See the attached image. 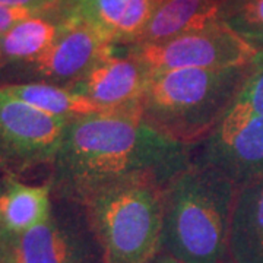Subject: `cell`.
Instances as JSON below:
<instances>
[{"mask_svg":"<svg viewBox=\"0 0 263 263\" xmlns=\"http://www.w3.org/2000/svg\"><path fill=\"white\" fill-rule=\"evenodd\" d=\"M192 160V148L170 139L141 116L91 114L66 124L51 164V196L85 203L100 190L132 179L168 184Z\"/></svg>","mask_w":263,"mask_h":263,"instance_id":"6da1fadb","label":"cell"},{"mask_svg":"<svg viewBox=\"0 0 263 263\" xmlns=\"http://www.w3.org/2000/svg\"><path fill=\"white\" fill-rule=\"evenodd\" d=\"M238 187L190 160L164 190L158 252L181 263H230V224Z\"/></svg>","mask_w":263,"mask_h":263,"instance_id":"7a4b0ae2","label":"cell"},{"mask_svg":"<svg viewBox=\"0 0 263 263\" xmlns=\"http://www.w3.org/2000/svg\"><path fill=\"white\" fill-rule=\"evenodd\" d=\"M250 65L151 73L141 101L142 120L173 141L196 146L224 117Z\"/></svg>","mask_w":263,"mask_h":263,"instance_id":"3957f363","label":"cell"},{"mask_svg":"<svg viewBox=\"0 0 263 263\" xmlns=\"http://www.w3.org/2000/svg\"><path fill=\"white\" fill-rule=\"evenodd\" d=\"M165 187L155 179H132L85 202L105 263H149L157 254Z\"/></svg>","mask_w":263,"mask_h":263,"instance_id":"277c9868","label":"cell"},{"mask_svg":"<svg viewBox=\"0 0 263 263\" xmlns=\"http://www.w3.org/2000/svg\"><path fill=\"white\" fill-rule=\"evenodd\" d=\"M16 259L18 263H105L86 206L54 196L46 221L18 238Z\"/></svg>","mask_w":263,"mask_h":263,"instance_id":"5b68a950","label":"cell"},{"mask_svg":"<svg viewBox=\"0 0 263 263\" xmlns=\"http://www.w3.org/2000/svg\"><path fill=\"white\" fill-rule=\"evenodd\" d=\"M67 120L40 111L0 88V170L10 177L50 165Z\"/></svg>","mask_w":263,"mask_h":263,"instance_id":"8992f818","label":"cell"},{"mask_svg":"<svg viewBox=\"0 0 263 263\" xmlns=\"http://www.w3.org/2000/svg\"><path fill=\"white\" fill-rule=\"evenodd\" d=\"M192 161L216 170L237 187L263 174V116L234 100L199 145Z\"/></svg>","mask_w":263,"mask_h":263,"instance_id":"52a82bcc","label":"cell"},{"mask_svg":"<svg viewBox=\"0 0 263 263\" xmlns=\"http://www.w3.org/2000/svg\"><path fill=\"white\" fill-rule=\"evenodd\" d=\"M149 73L176 69H227L250 65L259 53L219 19L168 41L132 46Z\"/></svg>","mask_w":263,"mask_h":263,"instance_id":"ba28073f","label":"cell"},{"mask_svg":"<svg viewBox=\"0 0 263 263\" xmlns=\"http://www.w3.org/2000/svg\"><path fill=\"white\" fill-rule=\"evenodd\" d=\"M63 16L59 37L43 56L28 65L12 67L22 82H44L72 89L114 48V44L89 24L65 13Z\"/></svg>","mask_w":263,"mask_h":263,"instance_id":"9c48e42d","label":"cell"},{"mask_svg":"<svg viewBox=\"0 0 263 263\" xmlns=\"http://www.w3.org/2000/svg\"><path fill=\"white\" fill-rule=\"evenodd\" d=\"M149 75L132 46H114L72 91L108 113L141 116V101Z\"/></svg>","mask_w":263,"mask_h":263,"instance_id":"30bf717a","label":"cell"},{"mask_svg":"<svg viewBox=\"0 0 263 263\" xmlns=\"http://www.w3.org/2000/svg\"><path fill=\"white\" fill-rule=\"evenodd\" d=\"M228 257L230 263H263V174L237 190Z\"/></svg>","mask_w":263,"mask_h":263,"instance_id":"8fae6325","label":"cell"},{"mask_svg":"<svg viewBox=\"0 0 263 263\" xmlns=\"http://www.w3.org/2000/svg\"><path fill=\"white\" fill-rule=\"evenodd\" d=\"M221 0H164L155 6L146 28L133 46L158 44L218 21Z\"/></svg>","mask_w":263,"mask_h":263,"instance_id":"7c38bea8","label":"cell"},{"mask_svg":"<svg viewBox=\"0 0 263 263\" xmlns=\"http://www.w3.org/2000/svg\"><path fill=\"white\" fill-rule=\"evenodd\" d=\"M50 184L31 186L5 176L0 186V230L19 238L37 227L51 211Z\"/></svg>","mask_w":263,"mask_h":263,"instance_id":"4fadbf2b","label":"cell"},{"mask_svg":"<svg viewBox=\"0 0 263 263\" xmlns=\"http://www.w3.org/2000/svg\"><path fill=\"white\" fill-rule=\"evenodd\" d=\"M65 16L60 6L48 13L32 15L3 34V69L35 62L51 47L60 34Z\"/></svg>","mask_w":263,"mask_h":263,"instance_id":"5bb4252c","label":"cell"},{"mask_svg":"<svg viewBox=\"0 0 263 263\" xmlns=\"http://www.w3.org/2000/svg\"><path fill=\"white\" fill-rule=\"evenodd\" d=\"M0 88L40 111L65 119L67 122L91 114L108 113L86 97L59 85L44 82H12L0 84Z\"/></svg>","mask_w":263,"mask_h":263,"instance_id":"9a60e30c","label":"cell"},{"mask_svg":"<svg viewBox=\"0 0 263 263\" xmlns=\"http://www.w3.org/2000/svg\"><path fill=\"white\" fill-rule=\"evenodd\" d=\"M130 0H62L60 10L94 27L111 44Z\"/></svg>","mask_w":263,"mask_h":263,"instance_id":"2e32d148","label":"cell"},{"mask_svg":"<svg viewBox=\"0 0 263 263\" xmlns=\"http://www.w3.org/2000/svg\"><path fill=\"white\" fill-rule=\"evenodd\" d=\"M218 19L256 51H263V0H221Z\"/></svg>","mask_w":263,"mask_h":263,"instance_id":"e0dca14e","label":"cell"},{"mask_svg":"<svg viewBox=\"0 0 263 263\" xmlns=\"http://www.w3.org/2000/svg\"><path fill=\"white\" fill-rule=\"evenodd\" d=\"M155 5L152 0H130L114 34V46H133L146 28Z\"/></svg>","mask_w":263,"mask_h":263,"instance_id":"ac0fdd59","label":"cell"},{"mask_svg":"<svg viewBox=\"0 0 263 263\" xmlns=\"http://www.w3.org/2000/svg\"><path fill=\"white\" fill-rule=\"evenodd\" d=\"M235 100L263 116V51L254 56Z\"/></svg>","mask_w":263,"mask_h":263,"instance_id":"d6986e66","label":"cell"},{"mask_svg":"<svg viewBox=\"0 0 263 263\" xmlns=\"http://www.w3.org/2000/svg\"><path fill=\"white\" fill-rule=\"evenodd\" d=\"M32 15H38V13L24 8H13L0 3V34H5L21 21L28 19Z\"/></svg>","mask_w":263,"mask_h":263,"instance_id":"ffe728a7","label":"cell"},{"mask_svg":"<svg viewBox=\"0 0 263 263\" xmlns=\"http://www.w3.org/2000/svg\"><path fill=\"white\" fill-rule=\"evenodd\" d=\"M2 5L13 6V8H24L35 13H48L56 10L62 0H0Z\"/></svg>","mask_w":263,"mask_h":263,"instance_id":"44dd1931","label":"cell"},{"mask_svg":"<svg viewBox=\"0 0 263 263\" xmlns=\"http://www.w3.org/2000/svg\"><path fill=\"white\" fill-rule=\"evenodd\" d=\"M149 263H181L179 260H176V259H173V257H170L165 253H162V252H157V254L151 259Z\"/></svg>","mask_w":263,"mask_h":263,"instance_id":"7402d4cb","label":"cell"},{"mask_svg":"<svg viewBox=\"0 0 263 263\" xmlns=\"http://www.w3.org/2000/svg\"><path fill=\"white\" fill-rule=\"evenodd\" d=\"M2 40H3V34H0V73L3 70V48H2Z\"/></svg>","mask_w":263,"mask_h":263,"instance_id":"603a6c76","label":"cell"},{"mask_svg":"<svg viewBox=\"0 0 263 263\" xmlns=\"http://www.w3.org/2000/svg\"><path fill=\"white\" fill-rule=\"evenodd\" d=\"M152 2H154V5L157 6V5H160L161 2H164V0H152Z\"/></svg>","mask_w":263,"mask_h":263,"instance_id":"cb8c5ba5","label":"cell"}]
</instances>
